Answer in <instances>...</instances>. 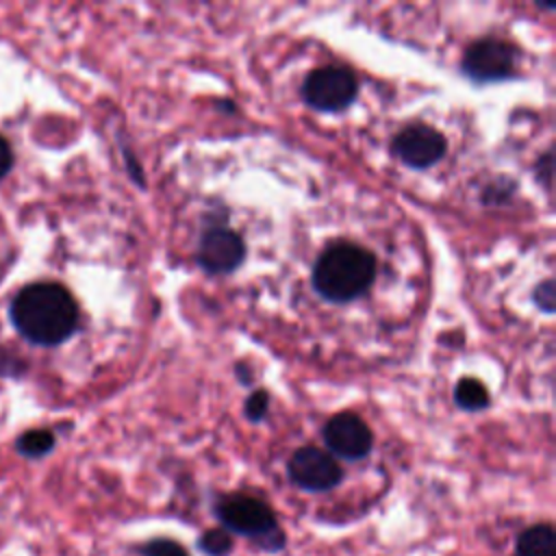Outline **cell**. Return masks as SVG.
<instances>
[{"mask_svg": "<svg viewBox=\"0 0 556 556\" xmlns=\"http://www.w3.org/2000/svg\"><path fill=\"white\" fill-rule=\"evenodd\" d=\"M517 52L510 43L497 37L473 41L463 56V72L476 83L504 80L515 72Z\"/></svg>", "mask_w": 556, "mask_h": 556, "instance_id": "6", "label": "cell"}, {"mask_svg": "<svg viewBox=\"0 0 556 556\" xmlns=\"http://www.w3.org/2000/svg\"><path fill=\"white\" fill-rule=\"evenodd\" d=\"M198 265L213 276H224L235 271L245 258L243 239L226 228V226H211L202 232L198 243Z\"/></svg>", "mask_w": 556, "mask_h": 556, "instance_id": "9", "label": "cell"}, {"mask_svg": "<svg viewBox=\"0 0 556 556\" xmlns=\"http://www.w3.org/2000/svg\"><path fill=\"white\" fill-rule=\"evenodd\" d=\"M376 278V256L348 241L328 245L313 267V289L328 302L345 304L361 298Z\"/></svg>", "mask_w": 556, "mask_h": 556, "instance_id": "2", "label": "cell"}, {"mask_svg": "<svg viewBox=\"0 0 556 556\" xmlns=\"http://www.w3.org/2000/svg\"><path fill=\"white\" fill-rule=\"evenodd\" d=\"M391 150L406 167L428 169L443 159L447 150V141L432 126L410 124L395 135Z\"/></svg>", "mask_w": 556, "mask_h": 556, "instance_id": "8", "label": "cell"}, {"mask_svg": "<svg viewBox=\"0 0 556 556\" xmlns=\"http://www.w3.org/2000/svg\"><path fill=\"white\" fill-rule=\"evenodd\" d=\"M287 473L298 489L308 493L330 491L343 480V469L337 458L313 445H304L291 454Z\"/></svg>", "mask_w": 556, "mask_h": 556, "instance_id": "5", "label": "cell"}, {"mask_svg": "<svg viewBox=\"0 0 556 556\" xmlns=\"http://www.w3.org/2000/svg\"><path fill=\"white\" fill-rule=\"evenodd\" d=\"M541 163H543V169H536L543 178H545V182L549 180V174H552V156L549 154H545V156H541ZM536 174V176H539Z\"/></svg>", "mask_w": 556, "mask_h": 556, "instance_id": "18", "label": "cell"}, {"mask_svg": "<svg viewBox=\"0 0 556 556\" xmlns=\"http://www.w3.org/2000/svg\"><path fill=\"white\" fill-rule=\"evenodd\" d=\"M534 302L539 308H543L545 313L554 311V280H543L539 282V287L534 289Z\"/></svg>", "mask_w": 556, "mask_h": 556, "instance_id": "16", "label": "cell"}, {"mask_svg": "<svg viewBox=\"0 0 556 556\" xmlns=\"http://www.w3.org/2000/svg\"><path fill=\"white\" fill-rule=\"evenodd\" d=\"M215 517L222 528L230 534H241L250 539L256 547L267 552H280L285 547V532L278 526L274 510L258 497L245 493L222 495L213 504Z\"/></svg>", "mask_w": 556, "mask_h": 556, "instance_id": "3", "label": "cell"}, {"mask_svg": "<svg viewBox=\"0 0 556 556\" xmlns=\"http://www.w3.org/2000/svg\"><path fill=\"white\" fill-rule=\"evenodd\" d=\"M137 552H139V556H189L187 549L178 541L165 539V536L150 539V541L141 543Z\"/></svg>", "mask_w": 556, "mask_h": 556, "instance_id": "14", "label": "cell"}, {"mask_svg": "<svg viewBox=\"0 0 556 556\" xmlns=\"http://www.w3.org/2000/svg\"><path fill=\"white\" fill-rule=\"evenodd\" d=\"M13 165V154H11V146L7 143L4 137H0V178H4L9 174Z\"/></svg>", "mask_w": 556, "mask_h": 556, "instance_id": "17", "label": "cell"}, {"mask_svg": "<svg viewBox=\"0 0 556 556\" xmlns=\"http://www.w3.org/2000/svg\"><path fill=\"white\" fill-rule=\"evenodd\" d=\"M517 556H556V532L549 523L526 528L515 541Z\"/></svg>", "mask_w": 556, "mask_h": 556, "instance_id": "10", "label": "cell"}, {"mask_svg": "<svg viewBox=\"0 0 556 556\" xmlns=\"http://www.w3.org/2000/svg\"><path fill=\"white\" fill-rule=\"evenodd\" d=\"M198 547L202 554L206 556H228L235 547L232 534L224 528H208L200 534L198 539Z\"/></svg>", "mask_w": 556, "mask_h": 556, "instance_id": "13", "label": "cell"}, {"mask_svg": "<svg viewBox=\"0 0 556 556\" xmlns=\"http://www.w3.org/2000/svg\"><path fill=\"white\" fill-rule=\"evenodd\" d=\"M358 96V80L352 70L341 65H326L319 70H313L304 85H302V98L304 102L324 113H337L348 109Z\"/></svg>", "mask_w": 556, "mask_h": 556, "instance_id": "4", "label": "cell"}, {"mask_svg": "<svg viewBox=\"0 0 556 556\" xmlns=\"http://www.w3.org/2000/svg\"><path fill=\"white\" fill-rule=\"evenodd\" d=\"M324 443L330 456L361 460L371 452L374 434L356 413H337L324 424Z\"/></svg>", "mask_w": 556, "mask_h": 556, "instance_id": "7", "label": "cell"}, {"mask_svg": "<svg viewBox=\"0 0 556 556\" xmlns=\"http://www.w3.org/2000/svg\"><path fill=\"white\" fill-rule=\"evenodd\" d=\"M245 417L250 419V421H261V419H265V415H267V410H269V393L267 391H263V389H258V391H254L248 400H245Z\"/></svg>", "mask_w": 556, "mask_h": 556, "instance_id": "15", "label": "cell"}, {"mask_svg": "<svg viewBox=\"0 0 556 556\" xmlns=\"http://www.w3.org/2000/svg\"><path fill=\"white\" fill-rule=\"evenodd\" d=\"M15 447L26 458H41L54 447V434L50 430H28L20 434Z\"/></svg>", "mask_w": 556, "mask_h": 556, "instance_id": "12", "label": "cell"}, {"mask_svg": "<svg viewBox=\"0 0 556 556\" xmlns=\"http://www.w3.org/2000/svg\"><path fill=\"white\" fill-rule=\"evenodd\" d=\"M11 321L35 345H59L78 326V306L72 293L56 282H33L11 302Z\"/></svg>", "mask_w": 556, "mask_h": 556, "instance_id": "1", "label": "cell"}, {"mask_svg": "<svg viewBox=\"0 0 556 556\" xmlns=\"http://www.w3.org/2000/svg\"><path fill=\"white\" fill-rule=\"evenodd\" d=\"M454 402L469 413L482 410L489 406V391L476 378H460L454 387Z\"/></svg>", "mask_w": 556, "mask_h": 556, "instance_id": "11", "label": "cell"}]
</instances>
